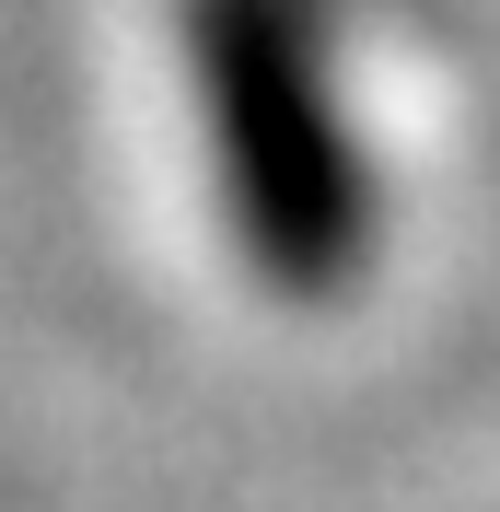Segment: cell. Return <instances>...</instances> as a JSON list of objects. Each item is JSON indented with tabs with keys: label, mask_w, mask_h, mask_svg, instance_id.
Instances as JSON below:
<instances>
[{
	"label": "cell",
	"mask_w": 500,
	"mask_h": 512,
	"mask_svg": "<svg viewBox=\"0 0 500 512\" xmlns=\"http://www.w3.org/2000/svg\"><path fill=\"white\" fill-rule=\"evenodd\" d=\"M187 94L221 233L280 303H338L373 268V152L314 0H187Z\"/></svg>",
	"instance_id": "1"
}]
</instances>
